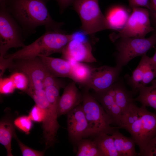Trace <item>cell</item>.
<instances>
[{
    "instance_id": "9",
    "label": "cell",
    "mask_w": 156,
    "mask_h": 156,
    "mask_svg": "<svg viewBox=\"0 0 156 156\" xmlns=\"http://www.w3.org/2000/svg\"><path fill=\"white\" fill-rule=\"evenodd\" d=\"M131 11L123 28L110 34V38L113 42L122 37L144 38L147 34L155 30L151 25L148 9L136 7Z\"/></svg>"
},
{
    "instance_id": "17",
    "label": "cell",
    "mask_w": 156,
    "mask_h": 156,
    "mask_svg": "<svg viewBox=\"0 0 156 156\" xmlns=\"http://www.w3.org/2000/svg\"><path fill=\"white\" fill-rule=\"evenodd\" d=\"M48 71L55 77H70L72 69L71 62L49 56L40 57Z\"/></svg>"
},
{
    "instance_id": "5",
    "label": "cell",
    "mask_w": 156,
    "mask_h": 156,
    "mask_svg": "<svg viewBox=\"0 0 156 156\" xmlns=\"http://www.w3.org/2000/svg\"><path fill=\"white\" fill-rule=\"evenodd\" d=\"M10 69L24 73L29 80L25 92L31 98L45 94L44 81L48 71L40 57L12 61Z\"/></svg>"
},
{
    "instance_id": "24",
    "label": "cell",
    "mask_w": 156,
    "mask_h": 156,
    "mask_svg": "<svg viewBox=\"0 0 156 156\" xmlns=\"http://www.w3.org/2000/svg\"><path fill=\"white\" fill-rule=\"evenodd\" d=\"M77 156H103L94 140L83 138L77 144Z\"/></svg>"
},
{
    "instance_id": "6",
    "label": "cell",
    "mask_w": 156,
    "mask_h": 156,
    "mask_svg": "<svg viewBox=\"0 0 156 156\" xmlns=\"http://www.w3.org/2000/svg\"><path fill=\"white\" fill-rule=\"evenodd\" d=\"M73 9L80 19L81 29L88 35L110 29L106 18L100 9L99 0H74Z\"/></svg>"
},
{
    "instance_id": "11",
    "label": "cell",
    "mask_w": 156,
    "mask_h": 156,
    "mask_svg": "<svg viewBox=\"0 0 156 156\" xmlns=\"http://www.w3.org/2000/svg\"><path fill=\"white\" fill-rule=\"evenodd\" d=\"M156 77V64L146 54L142 56L131 75H125L127 83L131 88L132 94L139 92L141 89L146 86Z\"/></svg>"
},
{
    "instance_id": "25",
    "label": "cell",
    "mask_w": 156,
    "mask_h": 156,
    "mask_svg": "<svg viewBox=\"0 0 156 156\" xmlns=\"http://www.w3.org/2000/svg\"><path fill=\"white\" fill-rule=\"evenodd\" d=\"M140 107L134 103H131L122 112L119 129H124L137 120L139 116Z\"/></svg>"
},
{
    "instance_id": "35",
    "label": "cell",
    "mask_w": 156,
    "mask_h": 156,
    "mask_svg": "<svg viewBox=\"0 0 156 156\" xmlns=\"http://www.w3.org/2000/svg\"><path fill=\"white\" fill-rule=\"evenodd\" d=\"M155 53L153 56L151 57L153 62L156 64V47L155 48Z\"/></svg>"
},
{
    "instance_id": "13",
    "label": "cell",
    "mask_w": 156,
    "mask_h": 156,
    "mask_svg": "<svg viewBox=\"0 0 156 156\" xmlns=\"http://www.w3.org/2000/svg\"><path fill=\"white\" fill-rule=\"evenodd\" d=\"M62 53L63 59L70 62L91 63L97 62L88 41L72 39Z\"/></svg>"
},
{
    "instance_id": "28",
    "label": "cell",
    "mask_w": 156,
    "mask_h": 156,
    "mask_svg": "<svg viewBox=\"0 0 156 156\" xmlns=\"http://www.w3.org/2000/svg\"><path fill=\"white\" fill-rule=\"evenodd\" d=\"M16 88L9 77L7 78H0V92L2 94L7 95L12 93Z\"/></svg>"
},
{
    "instance_id": "20",
    "label": "cell",
    "mask_w": 156,
    "mask_h": 156,
    "mask_svg": "<svg viewBox=\"0 0 156 156\" xmlns=\"http://www.w3.org/2000/svg\"><path fill=\"white\" fill-rule=\"evenodd\" d=\"M14 123L8 119L1 120L0 122V143L6 149L7 155L12 156V139L15 133Z\"/></svg>"
},
{
    "instance_id": "14",
    "label": "cell",
    "mask_w": 156,
    "mask_h": 156,
    "mask_svg": "<svg viewBox=\"0 0 156 156\" xmlns=\"http://www.w3.org/2000/svg\"><path fill=\"white\" fill-rule=\"evenodd\" d=\"M76 83L73 81L65 87L58 101V117L67 114L82 101V94L79 92Z\"/></svg>"
},
{
    "instance_id": "21",
    "label": "cell",
    "mask_w": 156,
    "mask_h": 156,
    "mask_svg": "<svg viewBox=\"0 0 156 156\" xmlns=\"http://www.w3.org/2000/svg\"><path fill=\"white\" fill-rule=\"evenodd\" d=\"M151 83L150 86L140 89L138 96L134 100L140 103L142 106L153 108L156 112V79H153Z\"/></svg>"
},
{
    "instance_id": "33",
    "label": "cell",
    "mask_w": 156,
    "mask_h": 156,
    "mask_svg": "<svg viewBox=\"0 0 156 156\" xmlns=\"http://www.w3.org/2000/svg\"><path fill=\"white\" fill-rule=\"evenodd\" d=\"M129 8L131 10L136 7H144L149 9V0H128Z\"/></svg>"
},
{
    "instance_id": "19",
    "label": "cell",
    "mask_w": 156,
    "mask_h": 156,
    "mask_svg": "<svg viewBox=\"0 0 156 156\" xmlns=\"http://www.w3.org/2000/svg\"><path fill=\"white\" fill-rule=\"evenodd\" d=\"M111 92L117 105L122 112L132 103L134 102L132 93L124 85L122 81L118 80L110 88Z\"/></svg>"
},
{
    "instance_id": "12",
    "label": "cell",
    "mask_w": 156,
    "mask_h": 156,
    "mask_svg": "<svg viewBox=\"0 0 156 156\" xmlns=\"http://www.w3.org/2000/svg\"><path fill=\"white\" fill-rule=\"evenodd\" d=\"M66 114L68 136L72 142L76 145L82 139L91 136L82 105L79 104Z\"/></svg>"
},
{
    "instance_id": "1",
    "label": "cell",
    "mask_w": 156,
    "mask_h": 156,
    "mask_svg": "<svg viewBox=\"0 0 156 156\" xmlns=\"http://www.w3.org/2000/svg\"><path fill=\"white\" fill-rule=\"evenodd\" d=\"M22 28L25 36L36 32L43 26L46 30L66 32L61 29L62 22L55 21L47 7L49 0H2Z\"/></svg>"
},
{
    "instance_id": "29",
    "label": "cell",
    "mask_w": 156,
    "mask_h": 156,
    "mask_svg": "<svg viewBox=\"0 0 156 156\" xmlns=\"http://www.w3.org/2000/svg\"><path fill=\"white\" fill-rule=\"evenodd\" d=\"M14 137L16 139L23 156H42L44 155L43 151L35 150L26 146L18 138L15 133Z\"/></svg>"
},
{
    "instance_id": "18",
    "label": "cell",
    "mask_w": 156,
    "mask_h": 156,
    "mask_svg": "<svg viewBox=\"0 0 156 156\" xmlns=\"http://www.w3.org/2000/svg\"><path fill=\"white\" fill-rule=\"evenodd\" d=\"M116 129L111 135L114 140L116 148L120 156H136L135 142L131 138L126 137Z\"/></svg>"
},
{
    "instance_id": "26",
    "label": "cell",
    "mask_w": 156,
    "mask_h": 156,
    "mask_svg": "<svg viewBox=\"0 0 156 156\" xmlns=\"http://www.w3.org/2000/svg\"><path fill=\"white\" fill-rule=\"evenodd\" d=\"M16 89L25 92L29 86V80L27 76L23 73L15 71L10 77Z\"/></svg>"
},
{
    "instance_id": "31",
    "label": "cell",
    "mask_w": 156,
    "mask_h": 156,
    "mask_svg": "<svg viewBox=\"0 0 156 156\" xmlns=\"http://www.w3.org/2000/svg\"><path fill=\"white\" fill-rule=\"evenodd\" d=\"M141 156H156V135L148 142Z\"/></svg>"
},
{
    "instance_id": "15",
    "label": "cell",
    "mask_w": 156,
    "mask_h": 156,
    "mask_svg": "<svg viewBox=\"0 0 156 156\" xmlns=\"http://www.w3.org/2000/svg\"><path fill=\"white\" fill-rule=\"evenodd\" d=\"M96 100L101 104L105 112L112 120L113 124L120 127L122 114L120 107L116 103L110 90L95 92Z\"/></svg>"
},
{
    "instance_id": "7",
    "label": "cell",
    "mask_w": 156,
    "mask_h": 156,
    "mask_svg": "<svg viewBox=\"0 0 156 156\" xmlns=\"http://www.w3.org/2000/svg\"><path fill=\"white\" fill-rule=\"evenodd\" d=\"M116 66L122 68L133 58L146 54L156 44V30L148 38L122 37L116 40Z\"/></svg>"
},
{
    "instance_id": "27",
    "label": "cell",
    "mask_w": 156,
    "mask_h": 156,
    "mask_svg": "<svg viewBox=\"0 0 156 156\" xmlns=\"http://www.w3.org/2000/svg\"><path fill=\"white\" fill-rule=\"evenodd\" d=\"M32 121L28 116L24 115L16 118L13 123L18 129L26 134H29L32 127Z\"/></svg>"
},
{
    "instance_id": "3",
    "label": "cell",
    "mask_w": 156,
    "mask_h": 156,
    "mask_svg": "<svg viewBox=\"0 0 156 156\" xmlns=\"http://www.w3.org/2000/svg\"><path fill=\"white\" fill-rule=\"evenodd\" d=\"M25 36L21 27L0 0V60L10 49L25 46Z\"/></svg>"
},
{
    "instance_id": "10",
    "label": "cell",
    "mask_w": 156,
    "mask_h": 156,
    "mask_svg": "<svg viewBox=\"0 0 156 156\" xmlns=\"http://www.w3.org/2000/svg\"><path fill=\"white\" fill-rule=\"evenodd\" d=\"M122 68L116 66L107 65L92 68L89 77L85 85L95 92L107 90L118 80Z\"/></svg>"
},
{
    "instance_id": "23",
    "label": "cell",
    "mask_w": 156,
    "mask_h": 156,
    "mask_svg": "<svg viewBox=\"0 0 156 156\" xmlns=\"http://www.w3.org/2000/svg\"><path fill=\"white\" fill-rule=\"evenodd\" d=\"M71 62L72 66L69 78L75 83L85 85L89 77L92 68L83 62Z\"/></svg>"
},
{
    "instance_id": "22",
    "label": "cell",
    "mask_w": 156,
    "mask_h": 156,
    "mask_svg": "<svg viewBox=\"0 0 156 156\" xmlns=\"http://www.w3.org/2000/svg\"><path fill=\"white\" fill-rule=\"evenodd\" d=\"M94 137L93 140L103 156H120L116 148L112 135L102 133Z\"/></svg>"
},
{
    "instance_id": "34",
    "label": "cell",
    "mask_w": 156,
    "mask_h": 156,
    "mask_svg": "<svg viewBox=\"0 0 156 156\" xmlns=\"http://www.w3.org/2000/svg\"><path fill=\"white\" fill-rule=\"evenodd\" d=\"M57 3L60 12L62 13L69 6L72 5L74 0H55Z\"/></svg>"
},
{
    "instance_id": "4",
    "label": "cell",
    "mask_w": 156,
    "mask_h": 156,
    "mask_svg": "<svg viewBox=\"0 0 156 156\" xmlns=\"http://www.w3.org/2000/svg\"><path fill=\"white\" fill-rule=\"evenodd\" d=\"M82 107L87 120L91 136L102 133L111 135L118 127H112V122L96 98L86 91L82 94Z\"/></svg>"
},
{
    "instance_id": "30",
    "label": "cell",
    "mask_w": 156,
    "mask_h": 156,
    "mask_svg": "<svg viewBox=\"0 0 156 156\" xmlns=\"http://www.w3.org/2000/svg\"><path fill=\"white\" fill-rule=\"evenodd\" d=\"M28 116L32 121L42 122L45 117V112L42 108L36 104L31 109Z\"/></svg>"
},
{
    "instance_id": "8",
    "label": "cell",
    "mask_w": 156,
    "mask_h": 156,
    "mask_svg": "<svg viewBox=\"0 0 156 156\" xmlns=\"http://www.w3.org/2000/svg\"><path fill=\"white\" fill-rule=\"evenodd\" d=\"M124 129L128 132L139 147L141 156L146 146L156 135V113L148 110L146 107H140L138 119Z\"/></svg>"
},
{
    "instance_id": "16",
    "label": "cell",
    "mask_w": 156,
    "mask_h": 156,
    "mask_svg": "<svg viewBox=\"0 0 156 156\" xmlns=\"http://www.w3.org/2000/svg\"><path fill=\"white\" fill-rule=\"evenodd\" d=\"M131 10L129 8L120 5L110 6L105 16L110 29L118 31L122 29L130 14Z\"/></svg>"
},
{
    "instance_id": "32",
    "label": "cell",
    "mask_w": 156,
    "mask_h": 156,
    "mask_svg": "<svg viewBox=\"0 0 156 156\" xmlns=\"http://www.w3.org/2000/svg\"><path fill=\"white\" fill-rule=\"evenodd\" d=\"M148 9L150 18L152 25L156 30V0H149Z\"/></svg>"
},
{
    "instance_id": "2",
    "label": "cell",
    "mask_w": 156,
    "mask_h": 156,
    "mask_svg": "<svg viewBox=\"0 0 156 156\" xmlns=\"http://www.w3.org/2000/svg\"><path fill=\"white\" fill-rule=\"evenodd\" d=\"M71 40V34L46 30L42 35L31 44L14 53L6 54L4 58L12 61L49 56L54 53H62Z\"/></svg>"
}]
</instances>
